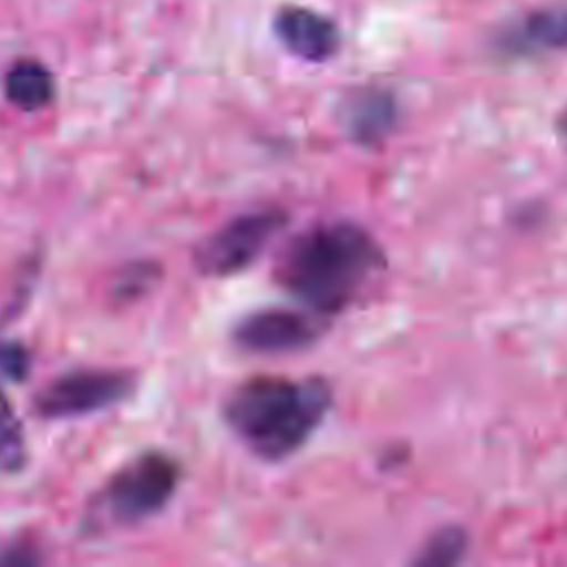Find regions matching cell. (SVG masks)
I'll return each mask as SVG.
<instances>
[{"label":"cell","instance_id":"obj_15","mask_svg":"<svg viewBox=\"0 0 567 567\" xmlns=\"http://www.w3.org/2000/svg\"><path fill=\"white\" fill-rule=\"evenodd\" d=\"M558 131H560L563 140H567V109H565V113H563L560 120H558Z\"/></svg>","mask_w":567,"mask_h":567},{"label":"cell","instance_id":"obj_13","mask_svg":"<svg viewBox=\"0 0 567 567\" xmlns=\"http://www.w3.org/2000/svg\"><path fill=\"white\" fill-rule=\"evenodd\" d=\"M159 268L151 261H133L126 268H122L111 286L113 297L117 301H131L151 290V286L157 281Z\"/></svg>","mask_w":567,"mask_h":567},{"label":"cell","instance_id":"obj_2","mask_svg":"<svg viewBox=\"0 0 567 567\" xmlns=\"http://www.w3.org/2000/svg\"><path fill=\"white\" fill-rule=\"evenodd\" d=\"M332 405L321 377L259 374L239 383L224 403V421L264 461H284L306 445Z\"/></svg>","mask_w":567,"mask_h":567},{"label":"cell","instance_id":"obj_14","mask_svg":"<svg viewBox=\"0 0 567 567\" xmlns=\"http://www.w3.org/2000/svg\"><path fill=\"white\" fill-rule=\"evenodd\" d=\"M31 357L22 343L0 341V372L11 381H22L29 374Z\"/></svg>","mask_w":567,"mask_h":567},{"label":"cell","instance_id":"obj_8","mask_svg":"<svg viewBox=\"0 0 567 567\" xmlns=\"http://www.w3.org/2000/svg\"><path fill=\"white\" fill-rule=\"evenodd\" d=\"M396 124V102L388 91L368 89L352 95L343 106V126L361 146L381 144Z\"/></svg>","mask_w":567,"mask_h":567},{"label":"cell","instance_id":"obj_4","mask_svg":"<svg viewBox=\"0 0 567 567\" xmlns=\"http://www.w3.org/2000/svg\"><path fill=\"white\" fill-rule=\"evenodd\" d=\"M288 224V215L279 206H261L241 213L206 235L195 252V268L206 277H230L246 270Z\"/></svg>","mask_w":567,"mask_h":567},{"label":"cell","instance_id":"obj_1","mask_svg":"<svg viewBox=\"0 0 567 567\" xmlns=\"http://www.w3.org/2000/svg\"><path fill=\"white\" fill-rule=\"evenodd\" d=\"M385 268L379 241L359 224H317L286 246L279 257L277 284L321 317L346 310Z\"/></svg>","mask_w":567,"mask_h":567},{"label":"cell","instance_id":"obj_11","mask_svg":"<svg viewBox=\"0 0 567 567\" xmlns=\"http://www.w3.org/2000/svg\"><path fill=\"white\" fill-rule=\"evenodd\" d=\"M467 551V534L463 527L447 525L427 538L419 556L412 560L421 567H452Z\"/></svg>","mask_w":567,"mask_h":567},{"label":"cell","instance_id":"obj_3","mask_svg":"<svg viewBox=\"0 0 567 567\" xmlns=\"http://www.w3.org/2000/svg\"><path fill=\"white\" fill-rule=\"evenodd\" d=\"M182 467L164 452L148 450L124 463L91 498L84 532L131 527L159 514L177 492Z\"/></svg>","mask_w":567,"mask_h":567},{"label":"cell","instance_id":"obj_5","mask_svg":"<svg viewBox=\"0 0 567 567\" xmlns=\"http://www.w3.org/2000/svg\"><path fill=\"white\" fill-rule=\"evenodd\" d=\"M137 388V374L117 368H80L69 370L38 390L33 410L38 416L78 419L109 410L126 401Z\"/></svg>","mask_w":567,"mask_h":567},{"label":"cell","instance_id":"obj_10","mask_svg":"<svg viewBox=\"0 0 567 567\" xmlns=\"http://www.w3.org/2000/svg\"><path fill=\"white\" fill-rule=\"evenodd\" d=\"M27 465V436L22 421L0 385V472L18 474Z\"/></svg>","mask_w":567,"mask_h":567},{"label":"cell","instance_id":"obj_6","mask_svg":"<svg viewBox=\"0 0 567 567\" xmlns=\"http://www.w3.org/2000/svg\"><path fill=\"white\" fill-rule=\"evenodd\" d=\"M323 319L317 312L292 308H261L241 317L230 339L233 343L252 354H286L315 343L323 332Z\"/></svg>","mask_w":567,"mask_h":567},{"label":"cell","instance_id":"obj_9","mask_svg":"<svg viewBox=\"0 0 567 567\" xmlns=\"http://www.w3.org/2000/svg\"><path fill=\"white\" fill-rule=\"evenodd\" d=\"M55 84L49 69L35 60L16 62L4 75L7 100L22 111H38L53 100Z\"/></svg>","mask_w":567,"mask_h":567},{"label":"cell","instance_id":"obj_7","mask_svg":"<svg viewBox=\"0 0 567 567\" xmlns=\"http://www.w3.org/2000/svg\"><path fill=\"white\" fill-rule=\"evenodd\" d=\"M275 31L290 53L310 62L328 60L339 47L334 24L310 9H284L277 16Z\"/></svg>","mask_w":567,"mask_h":567},{"label":"cell","instance_id":"obj_12","mask_svg":"<svg viewBox=\"0 0 567 567\" xmlns=\"http://www.w3.org/2000/svg\"><path fill=\"white\" fill-rule=\"evenodd\" d=\"M523 35L543 49H567V7H551L532 13L523 22Z\"/></svg>","mask_w":567,"mask_h":567}]
</instances>
